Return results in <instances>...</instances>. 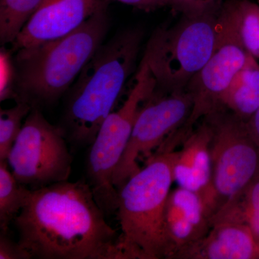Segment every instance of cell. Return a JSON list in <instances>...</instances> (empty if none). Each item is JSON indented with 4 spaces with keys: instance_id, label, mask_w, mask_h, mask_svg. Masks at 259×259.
Returning <instances> with one entry per match:
<instances>
[{
    "instance_id": "obj_5",
    "label": "cell",
    "mask_w": 259,
    "mask_h": 259,
    "mask_svg": "<svg viewBox=\"0 0 259 259\" xmlns=\"http://www.w3.org/2000/svg\"><path fill=\"white\" fill-rule=\"evenodd\" d=\"M218 12L183 15L171 27H159L148 40L144 57L155 90L171 93L185 90L207 64L217 44Z\"/></svg>"
},
{
    "instance_id": "obj_19",
    "label": "cell",
    "mask_w": 259,
    "mask_h": 259,
    "mask_svg": "<svg viewBox=\"0 0 259 259\" xmlns=\"http://www.w3.org/2000/svg\"><path fill=\"white\" fill-rule=\"evenodd\" d=\"M44 0H0V41L13 44Z\"/></svg>"
},
{
    "instance_id": "obj_1",
    "label": "cell",
    "mask_w": 259,
    "mask_h": 259,
    "mask_svg": "<svg viewBox=\"0 0 259 259\" xmlns=\"http://www.w3.org/2000/svg\"><path fill=\"white\" fill-rule=\"evenodd\" d=\"M105 216L87 181H64L32 190L13 222L32 258L122 259Z\"/></svg>"
},
{
    "instance_id": "obj_26",
    "label": "cell",
    "mask_w": 259,
    "mask_h": 259,
    "mask_svg": "<svg viewBox=\"0 0 259 259\" xmlns=\"http://www.w3.org/2000/svg\"><path fill=\"white\" fill-rule=\"evenodd\" d=\"M258 4L259 5V0H258Z\"/></svg>"
},
{
    "instance_id": "obj_20",
    "label": "cell",
    "mask_w": 259,
    "mask_h": 259,
    "mask_svg": "<svg viewBox=\"0 0 259 259\" xmlns=\"http://www.w3.org/2000/svg\"><path fill=\"white\" fill-rule=\"evenodd\" d=\"M31 110L32 107L23 102H16L15 106L0 110V161L8 159L23 127V121Z\"/></svg>"
},
{
    "instance_id": "obj_25",
    "label": "cell",
    "mask_w": 259,
    "mask_h": 259,
    "mask_svg": "<svg viewBox=\"0 0 259 259\" xmlns=\"http://www.w3.org/2000/svg\"><path fill=\"white\" fill-rule=\"evenodd\" d=\"M246 125L250 136L259 147V108L246 121Z\"/></svg>"
},
{
    "instance_id": "obj_23",
    "label": "cell",
    "mask_w": 259,
    "mask_h": 259,
    "mask_svg": "<svg viewBox=\"0 0 259 259\" xmlns=\"http://www.w3.org/2000/svg\"><path fill=\"white\" fill-rule=\"evenodd\" d=\"M0 258L30 259L31 255L18 242L10 238L8 231H1L0 234Z\"/></svg>"
},
{
    "instance_id": "obj_15",
    "label": "cell",
    "mask_w": 259,
    "mask_h": 259,
    "mask_svg": "<svg viewBox=\"0 0 259 259\" xmlns=\"http://www.w3.org/2000/svg\"><path fill=\"white\" fill-rule=\"evenodd\" d=\"M217 39L236 44L259 59V5L228 0L218 11Z\"/></svg>"
},
{
    "instance_id": "obj_22",
    "label": "cell",
    "mask_w": 259,
    "mask_h": 259,
    "mask_svg": "<svg viewBox=\"0 0 259 259\" xmlns=\"http://www.w3.org/2000/svg\"><path fill=\"white\" fill-rule=\"evenodd\" d=\"M168 5L183 15L218 12L228 0H168Z\"/></svg>"
},
{
    "instance_id": "obj_12",
    "label": "cell",
    "mask_w": 259,
    "mask_h": 259,
    "mask_svg": "<svg viewBox=\"0 0 259 259\" xmlns=\"http://www.w3.org/2000/svg\"><path fill=\"white\" fill-rule=\"evenodd\" d=\"M168 259L203 238L210 229V218L198 194L179 187L171 191L165 210Z\"/></svg>"
},
{
    "instance_id": "obj_21",
    "label": "cell",
    "mask_w": 259,
    "mask_h": 259,
    "mask_svg": "<svg viewBox=\"0 0 259 259\" xmlns=\"http://www.w3.org/2000/svg\"><path fill=\"white\" fill-rule=\"evenodd\" d=\"M16 71L13 56L10 51L2 48L0 51V101L16 100Z\"/></svg>"
},
{
    "instance_id": "obj_16",
    "label": "cell",
    "mask_w": 259,
    "mask_h": 259,
    "mask_svg": "<svg viewBox=\"0 0 259 259\" xmlns=\"http://www.w3.org/2000/svg\"><path fill=\"white\" fill-rule=\"evenodd\" d=\"M256 59L248 55L222 99L223 107L245 122L259 108V64Z\"/></svg>"
},
{
    "instance_id": "obj_24",
    "label": "cell",
    "mask_w": 259,
    "mask_h": 259,
    "mask_svg": "<svg viewBox=\"0 0 259 259\" xmlns=\"http://www.w3.org/2000/svg\"><path fill=\"white\" fill-rule=\"evenodd\" d=\"M107 1L110 2L111 0H107ZM114 1L131 5L134 8L146 10V11H151L168 5V0H114Z\"/></svg>"
},
{
    "instance_id": "obj_9",
    "label": "cell",
    "mask_w": 259,
    "mask_h": 259,
    "mask_svg": "<svg viewBox=\"0 0 259 259\" xmlns=\"http://www.w3.org/2000/svg\"><path fill=\"white\" fill-rule=\"evenodd\" d=\"M193 106L192 95L186 90L161 93L153 90L144 100L113 175L117 190L141 170L138 159L158 148L175 130L183 125Z\"/></svg>"
},
{
    "instance_id": "obj_6",
    "label": "cell",
    "mask_w": 259,
    "mask_h": 259,
    "mask_svg": "<svg viewBox=\"0 0 259 259\" xmlns=\"http://www.w3.org/2000/svg\"><path fill=\"white\" fill-rule=\"evenodd\" d=\"M204 118L211 127L212 179L204 204L211 220L259 173V147L246 122L228 109Z\"/></svg>"
},
{
    "instance_id": "obj_3",
    "label": "cell",
    "mask_w": 259,
    "mask_h": 259,
    "mask_svg": "<svg viewBox=\"0 0 259 259\" xmlns=\"http://www.w3.org/2000/svg\"><path fill=\"white\" fill-rule=\"evenodd\" d=\"M109 28L105 8L66 36L15 51V102L40 110L59 101L105 41Z\"/></svg>"
},
{
    "instance_id": "obj_11",
    "label": "cell",
    "mask_w": 259,
    "mask_h": 259,
    "mask_svg": "<svg viewBox=\"0 0 259 259\" xmlns=\"http://www.w3.org/2000/svg\"><path fill=\"white\" fill-rule=\"evenodd\" d=\"M107 0H44L12 44V50L66 36L100 10Z\"/></svg>"
},
{
    "instance_id": "obj_10",
    "label": "cell",
    "mask_w": 259,
    "mask_h": 259,
    "mask_svg": "<svg viewBox=\"0 0 259 259\" xmlns=\"http://www.w3.org/2000/svg\"><path fill=\"white\" fill-rule=\"evenodd\" d=\"M248 55L240 46L217 39L210 59L186 87L185 90L192 95L193 106L185 123L170 136L177 147L182 146L200 119L223 108V95Z\"/></svg>"
},
{
    "instance_id": "obj_18",
    "label": "cell",
    "mask_w": 259,
    "mask_h": 259,
    "mask_svg": "<svg viewBox=\"0 0 259 259\" xmlns=\"http://www.w3.org/2000/svg\"><path fill=\"white\" fill-rule=\"evenodd\" d=\"M9 167L8 161H0V228L3 231H8L32 192L15 179Z\"/></svg>"
},
{
    "instance_id": "obj_13",
    "label": "cell",
    "mask_w": 259,
    "mask_h": 259,
    "mask_svg": "<svg viewBox=\"0 0 259 259\" xmlns=\"http://www.w3.org/2000/svg\"><path fill=\"white\" fill-rule=\"evenodd\" d=\"M175 259H259V243L248 226L227 220L211 222L207 234Z\"/></svg>"
},
{
    "instance_id": "obj_4",
    "label": "cell",
    "mask_w": 259,
    "mask_h": 259,
    "mask_svg": "<svg viewBox=\"0 0 259 259\" xmlns=\"http://www.w3.org/2000/svg\"><path fill=\"white\" fill-rule=\"evenodd\" d=\"M175 154L176 151L155 153L118 190L116 212L122 259L168 258L165 210L174 182Z\"/></svg>"
},
{
    "instance_id": "obj_7",
    "label": "cell",
    "mask_w": 259,
    "mask_h": 259,
    "mask_svg": "<svg viewBox=\"0 0 259 259\" xmlns=\"http://www.w3.org/2000/svg\"><path fill=\"white\" fill-rule=\"evenodd\" d=\"M136 76L123 105L107 116L89 146L87 182L106 216L117 212L119 192L113 184L114 173L128 143L140 109L156 86L144 58Z\"/></svg>"
},
{
    "instance_id": "obj_17",
    "label": "cell",
    "mask_w": 259,
    "mask_h": 259,
    "mask_svg": "<svg viewBox=\"0 0 259 259\" xmlns=\"http://www.w3.org/2000/svg\"><path fill=\"white\" fill-rule=\"evenodd\" d=\"M241 223L248 226L259 243V173L241 194L211 218Z\"/></svg>"
},
{
    "instance_id": "obj_8",
    "label": "cell",
    "mask_w": 259,
    "mask_h": 259,
    "mask_svg": "<svg viewBox=\"0 0 259 259\" xmlns=\"http://www.w3.org/2000/svg\"><path fill=\"white\" fill-rule=\"evenodd\" d=\"M59 126L32 109L10 150L8 161L17 180L32 190L69 180L72 156Z\"/></svg>"
},
{
    "instance_id": "obj_14",
    "label": "cell",
    "mask_w": 259,
    "mask_h": 259,
    "mask_svg": "<svg viewBox=\"0 0 259 259\" xmlns=\"http://www.w3.org/2000/svg\"><path fill=\"white\" fill-rule=\"evenodd\" d=\"M210 138V125L203 118L184 141L180 151H176L173 165L174 182L198 194L203 202L212 179Z\"/></svg>"
},
{
    "instance_id": "obj_2",
    "label": "cell",
    "mask_w": 259,
    "mask_h": 259,
    "mask_svg": "<svg viewBox=\"0 0 259 259\" xmlns=\"http://www.w3.org/2000/svg\"><path fill=\"white\" fill-rule=\"evenodd\" d=\"M144 30L129 28L98 48L67 92L60 128L73 148L93 144L139 57Z\"/></svg>"
}]
</instances>
